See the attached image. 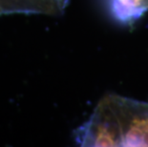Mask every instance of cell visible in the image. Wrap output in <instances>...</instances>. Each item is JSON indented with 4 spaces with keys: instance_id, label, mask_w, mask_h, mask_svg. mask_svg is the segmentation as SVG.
Here are the masks:
<instances>
[{
    "instance_id": "cell-1",
    "label": "cell",
    "mask_w": 148,
    "mask_h": 147,
    "mask_svg": "<svg viewBox=\"0 0 148 147\" xmlns=\"http://www.w3.org/2000/svg\"><path fill=\"white\" fill-rule=\"evenodd\" d=\"M114 112L121 146H148V102L116 94L104 96Z\"/></svg>"
},
{
    "instance_id": "cell-2",
    "label": "cell",
    "mask_w": 148,
    "mask_h": 147,
    "mask_svg": "<svg viewBox=\"0 0 148 147\" xmlns=\"http://www.w3.org/2000/svg\"><path fill=\"white\" fill-rule=\"evenodd\" d=\"M75 139L80 146H121L115 116L105 96L97 104L88 120L75 131Z\"/></svg>"
},
{
    "instance_id": "cell-3",
    "label": "cell",
    "mask_w": 148,
    "mask_h": 147,
    "mask_svg": "<svg viewBox=\"0 0 148 147\" xmlns=\"http://www.w3.org/2000/svg\"><path fill=\"white\" fill-rule=\"evenodd\" d=\"M111 15L118 22L130 25L148 11V0H108Z\"/></svg>"
},
{
    "instance_id": "cell-4",
    "label": "cell",
    "mask_w": 148,
    "mask_h": 147,
    "mask_svg": "<svg viewBox=\"0 0 148 147\" xmlns=\"http://www.w3.org/2000/svg\"><path fill=\"white\" fill-rule=\"evenodd\" d=\"M58 1L60 3V4L63 6V7L66 9V7H67V5H68V2H69V0H58Z\"/></svg>"
},
{
    "instance_id": "cell-5",
    "label": "cell",
    "mask_w": 148,
    "mask_h": 147,
    "mask_svg": "<svg viewBox=\"0 0 148 147\" xmlns=\"http://www.w3.org/2000/svg\"><path fill=\"white\" fill-rule=\"evenodd\" d=\"M0 15H3V14H2V12H1V11H0Z\"/></svg>"
}]
</instances>
